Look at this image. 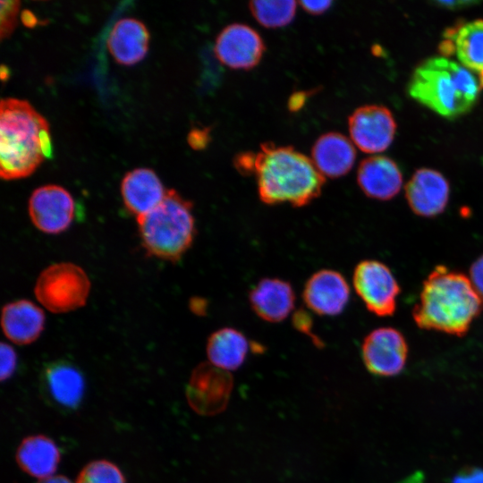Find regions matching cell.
I'll return each mask as SVG.
<instances>
[{
	"label": "cell",
	"instance_id": "18",
	"mask_svg": "<svg viewBox=\"0 0 483 483\" xmlns=\"http://www.w3.org/2000/svg\"><path fill=\"white\" fill-rule=\"evenodd\" d=\"M44 311L28 300H18L3 307L1 326L6 338L18 345L35 342L45 328Z\"/></svg>",
	"mask_w": 483,
	"mask_h": 483
},
{
	"label": "cell",
	"instance_id": "31",
	"mask_svg": "<svg viewBox=\"0 0 483 483\" xmlns=\"http://www.w3.org/2000/svg\"><path fill=\"white\" fill-rule=\"evenodd\" d=\"M469 278L483 300V256L478 258L470 266Z\"/></svg>",
	"mask_w": 483,
	"mask_h": 483
},
{
	"label": "cell",
	"instance_id": "32",
	"mask_svg": "<svg viewBox=\"0 0 483 483\" xmlns=\"http://www.w3.org/2000/svg\"><path fill=\"white\" fill-rule=\"evenodd\" d=\"M301 6L309 14L318 15L326 12L332 5V1H300Z\"/></svg>",
	"mask_w": 483,
	"mask_h": 483
},
{
	"label": "cell",
	"instance_id": "17",
	"mask_svg": "<svg viewBox=\"0 0 483 483\" xmlns=\"http://www.w3.org/2000/svg\"><path fill=\"white\" fill-rule=\"evenodd\" d=\"M165 193L158 176L148 168H136L128 172L121 183L123 204L136 219L156 208Z\"/></svg>",
	"mask_w": 483,
	"mask_h": 483
},
{
	"label": "cell",
	"instance_id": "21",
	"mask_svg": "<svg viewBox=\"0 0 483 483\" xmlns=\"http://www.w3.org/2000/svg\"><path fill=\"white\" fill-rule=\"evenodd\" d=\"M60 460L61 453L56 443L42 434L24 437L15 453L20 469L38 480L55 475Z\"/></svg>",
	"mask_w": 483,
	"mask_h": 483
},
{
	"label": "cell",
	"instance_id": "30",
	"mask_svg": "<svg viewBox=\"0 0 483 483\" xmlns=\"http://www.w3.org/2000/svg\"><path fill=\"white\" fill-rule=\"evenodd\" d=\"M256 153L242 152L234 158V166L243 175L254 174Z\"/></svg>",
	"mask_w": 483,
	"mask_h": 483
},
{
	"label": "cell",
	"instance_id": "23",
	"mask_svg": "<svg viewBox=\"0 0 483 483\" xmlns=\"http://www.w3.org/2000/svg\"><path fill=\"white\" fill-rule=\"evenodd\" d=\"M445 37L448 41L444 44L454 52L459 63L479 75L483 82V20L461 24L451 29Z\"/></svg>",
	"mask_w": 483,
	"mask_h": 483
},
{
	"label": "cell",
	"instance_id": "3",
	"mask_svg": "<svg viewBox=\"0 0 483 483\" xmlns=\"http://www.w3.org/2000/svg\"><path fill=\"white\" fill-rule=\"evenodd\" d=\"M52 154L47 120L25 100L0 104V175L14 180L30 175Z\"/></svg>",
	"mask_w": 483,
	"mask_h": 483
},
{
	"label": "cell",
	"instance_id": "34",
	"mask_svg": "<svg viewBox=\"0 0 483 483\" xmlns=\"http://www.w3.org/2000/svg\"><path fill=\"white\" fill-rule=\"evenodd\" d=\"M435 6L447 10H462L479 4L478 1H434Z\"/></svg>",
	"mask_w": 483,
	"mask_h": 483
},
{
	"label": "cell",
	"instance_id": "37",
	"mask_svg": "<svg viewBox=\"0 0 483 483\" xmlns=\"http://www.w3.org/2000/svg\"><path fill=\"white\" fill-rule=\"evenodd\" d=\"M37 483H72L70 479L64 475H53L51 477L39 479Z\"/></svg>",
	"mask_w": 483,
	"mask_h": 483
},
{
	"label": "cell",
	"instance_id": "36",
	"mask_svg": "<svg viewBox=\"0 0 483 483\" xmlns=\"http://www.w3.org/2000/svg\"><path fill=\"white\" fill-rule=\"evenodd\" d=\"M454 483H483V472L471 470L457 477Z\"/></svg>",
	"mask_w": 483,
	"mask_h": 483
},
{
	"label": "cell",
	"instance_id": "35",
	"mask_svg": "<svg viewBox=\"0 0 483 483\" xmlns=\"http://www.w3.org/2000/svg\"><path fill=\"white\" fill-rule=\"evenodd\" d=\"M294 326L300 331L310 335L311 320L305 311H298L293 317Z\"/></svg>",
	"mask_w": 483,
	"mask_h": 483
},
{
	"label": "cell",
	"instance_id": "14",
	"mask_svg": "<svg viewBox=\"0 0 483 483\" xmlns=\"http://www.w3.org/2000/svg\"><path fill=\"white\" fill-rule=\"evenodd\" d=\"M450 196L446 178L431 168L418 169L405 186V197L418 216L434 217L444 212Z\"/></svg>",
	"mask_w": 483,
	"mask_h": 483
},
{
	"label": "cell",
	"instance_id": "1",
	"mask_svg": "<svg viewBox=\"0 0 483 483\" xmlns=\"http://www.w3.org/2000/svg\"><path fill=\"white\" fill-rule=\"evenodd\" d=\"M482 308L483 300L469 276L437 266L423 282L412 317L422 329L462 336L468 332Z\"/></svg>",
	"mask_w": 483,
	"mask_h": 483
},
{
	"label": "cell",
	"instance_id": "16",
	"mask_svg": "<svg viewBox=\"0 0 483 483\" xmlns=\"http://www.w3.org/2000/svg\"><path fill=\"white\" fill-rule=\"evenodd\" d=\"M357 182L366 196L377 200H388L399 193L402 186V174L391 158L373 156L360 162Z\"/></svg>",
	"mask_w": 483,
	"mask_h": 483
},
{
	"label": "cell",
	"instance_id": "27",
	"mask_svg": "<svg viewBox=\"0 0 483 483\" xmlns=\"http://www.w3.org/2000/svg\"><path fill=\"white\" fill-rule=\"evenodd\" d=\"M1 38L9 37L17 24V14L20 9V1H1Z\"/></svg>",
	"mask_w": 483,
	"mask_h": 483
},
{
	"label": "cell",
	"instance_id": "11",
	"mask_svg": "<svg viewBox=\"0 0 483 483\" xmlns=\"http://www.w3.org/2000/svg\"><path fill=\"white\" fill-rule=\"evenodd\" d=\"M85 377L73 363L58 360L48 362L40 374L44 399L53 407L72 412L80 406L85 394Z\"/></svg>",
	"mask_w": 483,
	"mask_h": 483
},
{
	"label": "cell",
	"instance_id": "38",
	"mask_svg": "<svg viewBox=\"0 0 483 483\" xmlns=\"http://www.w3.org/2000/svg\"><path fill=\"white\" fill-rule=\"evenodd\" d=\"M22 14H23V15H22L23 22H24L27 26H30V27H31V26L35 25L37 19L35 18V16L33 15V13H31L29 12V11H24Z\"/></svg>",
	"mask_w": 483,
	"mask_h": 483
},
{
	"label": "cell",
	"instance_id": "15",
	"mask_svg": "<svg viewBox=\"0 0 483 483\" xmlns=\"http://www.w3.org/2000/svg\"><path fill=\"white\" fill-rule=\"evenodd\" d=\"M306 306L320 316H336L346 307L350 287L337 271L322 269L306 282L302 293Z\"/></svg>",
	"mask_w": 483,
	"mask_h": 483
},
{
	"label": "cell",
	"instance_id": "22",
	"mask_svg": "<svg viewBox=\"0 0 483 483\" xmlns=\"http://www.w3.org/2000/svg\"><path fill=\"white\" fill-rule=\"evenodd\" d=\"M148 41L149 33L144 23L134 18H123L109 31L106 46L118 64L132 65L145 57Z\"/></svg>",
	"mask_w": 483,
	"mask_h": 483
},
{
	"label": "cell",
	"instance_id": "5",
	"mask_svg": "<svg viewBox=\"0 0 483 483\" xmlns=\"http://www.w3.org/2000/svg\"><path fill=\"white\" fill-rule=\"evenodd\" d=\"M141 244L148 255L177 261L191 246L196 234L192 203L176 191H166L163 200L137 218Z\"/></svg>",
	"mask_w": 483,
	"mask_h": 483
},
{
	"label": "cell",
	"instance_id": "28",
	"mask_svg": "<svg viewBox=\"0 0 483 483\" xmlns=\"http://www.w3.org/2000/svg\"><path fill=\"white\" fill-rule=\"evenodd\" d=\"M0 356V378L1 381H5L13 375L17 367L18 357L13 347L6 343H1Z\"/></svg>",
	"mask_w": 483,
	"mask_h": 483
},
{
	"label": "cell",
	"instance_id": "12",
	"mask_svg": "<svg viewBox=\"0 0 483 483\" xmlns=\"http://www.w3.org/2000/svg\"><path fill=\"white\" fill-rule=\"evenodd\" d=\"M352 141L365 153L386 150L393 142L396 123L391 111L379 105L355 109L348 118Z\"/></svg>",
	"mask_w": 483,
	"mask_h": 483
},
{
	"label": "cell",
	"instance_id": "25",
	"mask_svg": "<svg viewBox=\"0 0 483 483\" xmlns=\"http://www.w3.org/2000/svg\"><path fill=\"white\" fill-rule=\"evenodd\" d=\"M250 10L259 24L266 28H280L289 24L294 18L295 1H251Z\"/></svg>",
	"mask_w": 483,
	"mask_h": 483
},
{
	"label": "cell",
	"instance_id": "2",
	"mask_svg": "<svg viewBox=\"0 0 483 483\" xmlns=\"http://www.w3.org/2000/svg\"><path fill=\"white\" fill-rule=\"evenodd\" d=\"M254 174L259 199L268 205L306 206L320 195L326 182L311 158L272 142L263 143L256 153Z\"/></svg>",
	"mask_w": 483,
	"mask_h": 483
},
{
	"label": "cell",
	"instance_id": "13",
	"mask_svg": "<svg viewBox=\"0 0 483 483\" xmlns=\"http://www.w3.org/2000/svg\"><path fill=\"white\" fill-rule=\"evenodd\" d=\"M266 50L260 35L251 27L232 23L217 35L215 54L223 64L237 70H250L261 60Z\"/></svg>",
	"mask_w": 483,
	"mask_h": 483
},
{
	"label": "cell",
	"instance_id": "9",
	"mask_svg": "<svg viewBox=\"0 0 483 483\" xmlns=\"http://www.w3.org/2000/svg\"><path fill=\"white\" fill-rule=\"evenodd\" d=\"M29 215L34 226L47 234L66 231L75 216V203L64 188L48 184L37 188L29 199Z\"/></svg>",
	"mask_w": 483,
	"mask_h": 483
},
{
	"label": "cell",
	"instance_id": "4",
	"mask_svg": "<svg viewBox=\"0 0 483 483\" xmlns=\"http://www.w3.org/2000/svg\"><path fill=\"white\" fill-rule=\"evenodd\" d=\"M483 82L479 75L445 56L424 60L408 84L411 97L437 114L454 119L477 103Z\"/></svg>",
	"mask_w": 483,
	"mask_h": 483
},
{
	"label": "cell",
	"instance_id": "26",
	"mask_svg": "<svg viewBox=\"0 0 483 483\" xmlns=\"http://www.w3.org/2000/svg\"><path fill=\"white\" fill-rule=\"evenodd\" d=\"M75 483H126V479L114 462L99 459L83 466L78 473Z\"/></svg>",
	"mask_w": 483,
	"mask_h": 483
},
{
	"label": "cell",
	"instance_id": "33",
	"mask_svg": "<svg viewBox=\"0 0 483 483\" xmlns=\"http://www.w3.org/2000/svg\"><path fill=\"white\" fill-rule=\"evenodd\" d=\"M315 90L311 91H296L291 95L288 99V109L291 112L299 111L306 103L309 97L313 94Z\"/></svg>",
	"mask_w": 483,
	"mask_h": 483
},
{
	"label": "cell",
	"instance_id": "6",
	"mask_svg": "<svg viewBox=\"0 0 483 483\" xmlns=\"http://www.w3.org/2000/svg\"><path fill=\"white\" fill-rule=\"evenodd\" d=\"M86 272L71 262L46 267L38 275L34 292L37 300L53 313H66L83 307L90 292Z\"/></svg>",
	"mask_w": 483,
	"mask_h": 483
},
{
	"label": "cell",
	"instance_id": "20",
	"mask_svg": "<svg viewBox=\"0 0 483 483\" xmlns=\"http://www.w3.org/2000/svg\"><path fill=\"white\" fill-rule=\"evenodd\" d=\"M253 311L265 321H283L292 312L295 293L292 285L279 278H264L250 291L249 296Z\"/></svg>",
	"mask_w": 483,
	"mask_h": 483
},
{
	"label": "cell",
	"instance_id": "8",
	"mask_svg": "<svg viewBox=\"0 0 483 483\" xmlns=\"http://www.w3.org/2000/svg\"><path fill=\"white\" fill-rule=\"evenodd\" d=\"M233 386L229 371L203 362L193 369L186 385L188 404L199 415H216L226 408Z\"/></svg>",
	"mask_w": 483,
	"mask_h": 483
},
{
	"label": "cell",
	"instance_id": "7",
	"mask_svg": "<svg viewBox=\"0 0 483 483\" xmlns=\"http://www.w3.org/2000/svg\"><path fill=\"white\" fill-rule=\"evenodd\" d=\"M352 282L371 313L379 317L394 313L400 286L386 265L374 259L363 260L355 267Z\"/></svg>",
	"mask_w": 483,
	"mask_h": 483
},
{
	"label": "cell",
	"instance_id": "29",
	"mask_svg": "<svg viewBox=\"0 0 483 483\" xmlns=\"http://www.w3.org/2000/svg\"><path fill=\"white\" fill-rule=\"evenodd\" d=\"M211 135L210 129L204 128H193L189 132L187 141L189 145L195 150H201L207 148L210 142Z\"/></svg>",
	"mask_w": 483,
	"mask_h": 483
},
{
	"label": "cell",
	"instance_id": "24",
	"mask_svg": "<svg viewBox=\"0 0 483 483\" xmlns=\"http://www.w3.org/2000/svg\"><path fill=\"white\" fill-rule=\"evenodd\" d=\"M250 349L247 337L232 327L215 331L207 343L208 362L229 372L239 369L244 363Z\"/></svg>",
	"mask_w": 483,
	"mask_h": 483
},
{
	"label": "cell",
	"instance_id": "19",
	"mask_svg": "<svg viewBox=\"0 0 483 483\" xmlns=\"http://www.w3.org/2000/svg\"><path fill=\"white\" fill-rule=\"evenodd\" d=\"M355 158L352 141L335 131L322 134L311 148V160L325 178L345 175L352 168Z\"/></svg>",
	"mask_w": 483,
	"mask_h": 483
},
{
	"label": "cell",
	"instance_id": "10",
	"mask_svg": "<svg viewBox=\"0 0 483 483\" xmlns=\"http://www.w3.org/2000/svg\"><path fill=\"white\" fill-rule=\"evenodd\" d=\"M361 357L367 369L378 377H393L402 371L408 345L402 334L394 327L371 331L361 344Z\"/></svg>",
	"mask_w": 483,
	"mask_h": 483
}]
</instances>
